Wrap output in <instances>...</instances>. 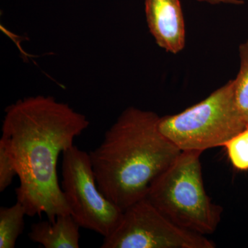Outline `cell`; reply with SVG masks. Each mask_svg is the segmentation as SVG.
Masks as SVG:
<instances>
[{"label":"cell","mask_w":248,"mask_h":248,"mask_svg":"<svg viewBox=\"0 0 248 248\" xmlns=\"http://www.w3.org/2000/svg\"><path fill=\"white\" fill-rule=\"evenodd\" d=\"M86 116L50 96L19 99L5 110L0 146L16 168L17 202L27 216L45 214L49 221L71 214L57 164L60 154L89 126Z\"/></svg>","instance_id":"cell-1"},{"label":"cell","mask_w":248,"mask_h":248,"mask_svg":"<svg viewBox=\"0 0 248 248\" xmlns=\"http://www.w3.org/2000/svg\"><path fill=\"white\" fill-rule=\"evenodd\" d=\"M159 119L153 111L127 108L89 153L99 190L122 210L146 198L182 153L159 131Z\"/></svg>","instance_id":"cell-2"},{"label":"cell","mask_w":248,"mask_h":248,"mask_svg":"<svg viewBox=\"0 0 248 248\" xmlns=\"http://www.w3.org/2000/svg\"><path fill=\"white\" fill-rule=\"evenodd\" d=\"M202 152L182 151L151 184L146 198L170 221L196 234L216 231L223 209L214 203L204 187Z\"/></svg>","instance_id":"cell-3"},{"label":"cell","mask_w":248,"mask_h":248,"mask_svg":"<svg viewBox=\"0 0 248 248\" xmlns=\"http://www.w3.org/2000/svg\"><path fill=\"white\" fill-rule=\"evenodd\" d=\"M158 126L181 151L223 147L246 128L235 105L233 79L185 110L160 117Z\"/></svg>","instance_id":"cell-4"},{"label":"cell","mask_w":248,"mask_h":248,"mask_svg":"<svg viewBox=\"0 0 248 248\" xmlns=\"http://www.w3.org/2000/svg\"><path fill=\"white\" fill-rule=\"evenodd\" d=\"M61 187L71 215L81 228L104 237L120 223L124 210L99 190L89 153L73 145L62 153Z\"/></svg>","instance_id":"cell-5"},{"label":"cell","mask_w":248,"mask_h":248,"mask_svg":"<svg viewBox=\"0 0 248 248\" xmlns=\"http://www.w3.org/2000/svg\"><path fill=\"white\" fill-rule=\"evenodd\" d=\"M205 236L186 231L160 213L146 198L124 210L102 248H215Z\"/></svg>","instance_id":"cell-6"},{"label":"cell","mask_w":248,"mask_h":248,"mask_svg":"<svg viewBox=\"0 0 248 248\" xmlns=\"http://www.w3.org/2000/svg\"><path fill=\"white\" fill-rule=\"evenodd\" d=\"M148 28L159 46L172 54L186 45V27L179 0H146Z\"/></svg>","instance_id":"cell-7"},{"label":"cell","mask_w":248,"mask_h":248,"mask_svg":"<svg viewBox=\"0 0 248 248\" xmlns=\"http://www.w3.org/2000/svg\"><path fill=\"white\" fill-rule=\"evenodd\" d=\"M71 214L60 215L55 221L49 220L31 226L29 237L45 248H79V228Z\"/></svg>","instance_id":"cell-8"},{"label":"cell","mask_w":248,"mask_h":248,"mask_svg":"<svg viewBox=\"0 0 248 248\" xmlns=\"http://www.w3.org/2000/svg\"><path fill=\"white\" fill-rule=\"evenodd\" d=\"M25 216V208L18 202L12 206L0 208V248L16 247L24 231Z\"/></svg>","instance_id":"cell-9"},{"label":"cell","mask_w":248,"mask_h":248,"mask_svg":"<svg viewBox=\"0 0 248 248\" xmlns=\"http://www.w3.org/2000/svg\"><path fill=\"white\" fill-rule=\"evenodd\" d=\"M240 67L233 79L235 105L241 120L248 127V40L239 46Z\"/></svg>","instance_id":"cell-10"},{"label":"cell","mask_w":248,"mask_h":248,"mask_svg":"<svg viewBox=\"0 0 248 248\" xmlns=\"http://www.w3.org/2000/svg\"><path fill=\"white\" fill-rule=\"evenodd\" d=\"M223 147L235 169L248 170V127L228 140Z\"/></svg>","instance_id":"cell-11"},{"label":"cell","mask_w":248,"mask_h":248,"mask_svg":"<svg viewBox=\"0 0 248 248\" xmlns=\"http://www.w3.org/2000/svg\"><path fill=\"white\" fill-rule=\"evenodd\" d=\"M17 171L4 148L0 146V192H4L12 184Z\"/></svg>","instance_id":"cell-12"},{"label":"cell","mask_w":248,"mask_h":248,"mask_svg":"<svg viewBox=\"0 0 248 248\" xmlns=\"http://www.w3.org/2000/svg\"><path fill=\"white\" fill-rule=\"evenodd\" d=\"M197 1L213 5L221 4L241 5L244 3V0H197Z\"/></svg>","instance_id":"cell-13"}]
</instances>
